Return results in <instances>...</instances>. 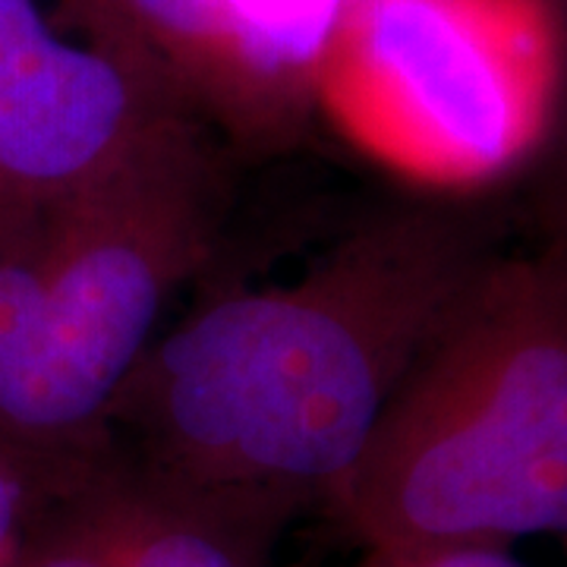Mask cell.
Returning a JSON list of instances; mask_svg holds the SVG:
<instances>
[{"instance_id":"1","label":"cell","mask_w":567,"mask_h":567,"mask_svg":"<svg viewBox=\"0 0 567 567\" xmlns=\"http://www.w3.org/2000/svg\"><path fill=\"white\" fill-rule=\"evenodd\" d=\"M498 224L388 205L309 262L224 287L164 328L107 416V461L287 527L360 461L391 394L476 275Z\"/></svg>"},{"instance_id":"2","label":"cell","mask_w":567,"mask_h":567,"mask_svg":"<svg viewBox=\"0 0 567 567\" xmlns=\"http://www.w3.org/2000/svg\"><path fill=\"white\" fill-rule=\"evenodd\" d=\"M230 162L183 123L73 193L0 205V464L29 502L102 466L111 406L221 249Z\"/></svg>"},{"instance_id":"3","label":"cell","mask_w":567,"mask_h":567,"mask_svg":"<svg viewBox=\"0 0 567 567\" xmlns=\"http://www.w3.org/2000/svg\"><path fill=\"white\" fill-rule=\"evenodd\" d=\"M363 548L567 536V249L498 252L324 502Z\"/></svg>"},{"instance_id":"4","label":"cell","mask_w":567,"mask_h":567,"mask_svg":"<svg viewBox=\"0 0 567 567\" xmlns=\"http://www.w3.org/2000/svg\"><path fill=\"white\" fill-rule=\"evenodd\" d=\"M565 80L558 0H350L322 44L312 102L394 177L473 193L546 148Z\"/></svg>"},{"instance_id":"5","label":"cell","mask_w":567,"mask_h":567,"mask_svg":"<svg viewBox=\"0 0 567 567\" xmlns=\"http://www.w3.org/2000/svg\"><path fill=\"white\" fill-rule=\"evenodd\" d=\"M196 123L85 0H0V205L73 193Z\"/></svg>"},{"instance_id":"6","label":"cell","mask_w":567,"mask_h":567,"mask_svg":"<svg viewBox=\"0 0 567 567\" xmlns=\"http://www.w3.org/2000/svg\"><path fill=\"white\" fill-rule=\"evenodd\" d=\"M350 0H89L230 152H281L316 117L312 76Z\"/></svg>"},{"instance_id":"7","label":"cell","mask_w":567,"mask_h":567,"mask_svg":"<svg viewBox=\"0 0 567 567\" xmlns=\"http://www.w3.org/2000/svg\"><path fill=\"white\" fill-rule=\"evenodd\" d=\"M114 567H268L284 527L107 461L58 498Z\"/></svg>"},{"instance_id":"8","label":"cell","mask_w":567,"mask_h":567,"mask_svg":"<svg viewBox=\"0 0 567 567\" xmlns=\"http://www.w3.org/2000/svg\"><path fill=\"white\" fill-rule=\"evenodd\" d=\"M0 567H114L80 517L63 502H35L17 546Z\"/></svg>"},{"instance_id":"9","label":"cell","mask_w":567,"mask_h":567,"mask_svg":"<svg viewBox=\"0 0 567 567\" xmlns=\"http://www.w3.org/2000/svg\"><path fill=\"white\" fill-rule=\"evenodd\" d=\"M353 567H527L507 548L488 546H401L363 548Z\"/></svg>"},{"instance_id":"10","label":"cell","mask_w":567,"mask_h":567,"mask_svg":"<svg viewBox=\"0 0 567 567\" xmlns=\"http://www.w3.org/2000/svg\"><path fill=\"white\" fill-rule=\"evenodd\" d=\"M533 205H536V224H539L543 244L567 249V121L548 155Z\"/></svg>"},{"instance_id":"11","label":"cell","mask_w":567,"mask_h":567,"mask_svg":"<svg viewBox=\"0 0 567 567\" xmlns=\"http://www.w3.org/2000/svg\"><path fill=\"white\" fill-rule=\"evenodd\" d=\"M558 7H561V13H565V20H567V0H558Z\"/></svg>"},{"instance_id":"12","label":"cell","mask_w":567,"mask_h":567,"mask_svg":"<svg viewBox=\"0 0 567 567\" xmlns=\"http://www.w3.org/2000/svg\"><path fill=\"white\" fill-rule=\"evenodd\" d=\"M565 539H567V536H565Z\"/></svg>"}]
</instances>
